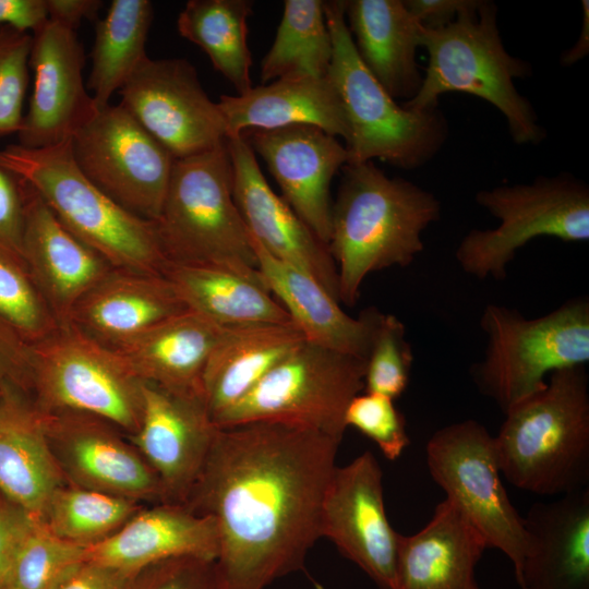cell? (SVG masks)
I'll return each instance as SVG.
<instances>
[{"label": "cell", "instance_id": "6da1fadb", "mask_svg": "<svg viewBox=\"0 0 589 589\" xmlns=\"http://www.w3.org/2000/svg\"><path fill=\"white\" fill-rule=\"evenodd\" d=\"M339 444L287 422L218 428L183 505L214 518L226 589H265L304 568Z\"/></svg>", "mask_w": 589, "mask_h": 589}, {"label": "cell", "instance_id": "7a4b0ae2", "mask_svg": "<svg viewBox=\"0 0 589 589\" xmlns=\"http://www.w3.org/2000/svg\"><path fill=\"white\" fill-rule=\"evenodd\" d=\"M341 170L328 249L339 302L353 305L369 274L405 267L422 252V233L440 219L441 203L413 182L388 177L373 161L346 164Z\"/></svg>", "mask_w": 589, "mask_h": 589}, {"label": "cell", "instance_id": "3957f363", "mask_svg": "<svg viewBox=\"0 0 589 589\" xmlns=\"http://www.w3.org/2000/svg\"><path fill=\"white\" fill-rule=\"evenodd\" d=\"M494 443L501 473L517 489L543 496L588 489L586 366L551 373L542 389L505 412Z\"/></svg>", "mask_w": 589, "mask_h": 589}, {"label": "cell", "instance_id": "277c9868", "mask_svg": "<svg viewBox=\"0 0 589 589\" xmlns=\"http://www.w3.org/2000/svg\"><path fill=\"white\" fill-rule=\"evenodd\" d=\"M419 44L428 65L420 89L404 107L431 110L443 94H470L501 111L515 144L538 145L545 139L532 104L515 85L532 75V67L505 49L494 2L478 0L446 26L421 27Z\"/></svg>", "mask_w": 589, "mask_h": 589}, {"label": "cell", "instance_id": "5b68a950", "mask_svg": "<svg viewBox=\"0 0 589 589\" xmlns=\"http://www.w3.org/2000/svg\"><path fill=\"white\" fill-rule=\"evenodd\" d=\"M0 167L27 182L80 241L113 268L161 274L168 260L155 223L127 211L79 169L70 141L45 148L0 149Z\"/></svg>", "mask_w": 589, "mask_h": 589}, {"label": "cell", "instance_id": "8992f818", "mask_svg": "<svg viewBox=\"0 0 589 589\" xmlns=\"http://www.w3.org/2000/svg\"><path fill=\"white\" fill-rule=\"evenodd\" d=\"M324 11L333 43L328 76L349 129L347 164L380 159L405 170L422 167L447 140L445 116L440 108H406L383 88L359 58L345 17V0L324 1Z\"/></svg>", "mask_w": 589, "mask_h": 589}, {"label": "cell", "instance_id": "52a82bcc", "mask_svg": "<svg viewBox=\"0 0 589 589\" xmlns=\"http://www.w3.org/2000/svg\"><path fill=\"white\" fill-rule=\"evenodd\" d=\"M154 223L169 263L217 265L262 278L233 200L227 142L175 160L161 213Z\"/></svg>", "mask_w": 589, "mask_h": 589}, {"label": "cell", "instance_id": "ba28073f", "mask_svg": "<svg viewBox=\"0 0 589 589\" xmlns=\"http://www.w3.org/2000/svg\"><path fill=\"white\" fill-rule=\"evenodd\" d=\"M480 326L486 346L471 376L504 413L542 389L551 373L589 362V300L584 296L536 318L488 304Z\"/></svg>", "mask_w": 589, "mask_h": 589}, {"label": "cell", "instance_id": "9c48e42d", "mask_svg": "<svg viewBox=\"0 0 589 589\" xmlns=\"http://www.w3.org/2000/svg\"><path fill=\"white\" fill-rule=\"evenodd\" d=\"M143 383L128 361L72 323L31 345V390L43 412H80L127 436L140 428Z\"/></svg>", "mask_w": 589, "mask_h": 589}, {"label": "cell", "instance_id": "30bf717a", "mask_svg": "<svg viewBox=\"0 0 589 589\" xmlns=\"http://www.w3.org/2000/svg\"><path fill=\"white\" fill-rule=\"evenodd\" d=\"M476 201L500 220L470 230L457 247L460 268L478 279H504L516 252L536 238L589 240V188L568 172L480 190Z\"/></svg>", "mask_w": 589, "mask_h": 589}, {"label": "cell", "instance_id": "8fae6325", "mask_svg": "<svg viewBox=\"0 0 589 589\" xmlns=\"http://www.w3.org/2000/svg\"><path fill=\"white\" fill-rule=\"evenodd\" d=\"M364 373L365 360L304 340L214 423L287 422L341 441L347 407L364 390Z\"/></svg>", "mask_w": 589, "mask_h": 589}, {"label": "cell", "instance_id": "7c38bea8", "mask_svg": "<svg viewBox=\"0 0 589 589\" xmlns=\"http://www.w3.org/2000/svg\"><path fill=\"white\" fill-rule=\"evenodd\" d=\"M426 465L435 483L485 539L502 551L518 575L528 552L524 517L501 479L494 436L476 420L437 430L426 444Z\"/></svg>", "mask_w": 589, "mask_h": 589}, {"label": "cell", "instance_id": "4fadbf2b", "mask_svg": "<svg viewBox=\"0 0 589 589\" xmlns=\"http://www.w3.org/2000/svg\"><path fill=\"white\" fill-rule=\"evenodd\" d=\"M70 146L100 191L139 217L158 219L176 159L120 104L98 109Z\"/></svg>", "mask_w": 589, "mask_h": 589}, {"label": "cell", "instance_id": "5bb4252c", "mask_svg": "<svg viewBox=\"0 0 589 589\" xmlns=\"http://www.w3.org/2000/svg\"><path fill=\"white\" fill-rule=\"evenodd\" d=\"M120 105L175 159L225 144L227 125L218 103L183 58L144 59L119 91Z\"/></svg>", "mask_w": 589, "mask_h": 589}, {"label": "cell", "instance_id": "9a60e30c", "mask_svg": "<svg viewBox=\"0 0 589 589\" xmlns=\"http://www.w3.org/2000/svg\"><path fill=\"white\" fill-rule=\"evenodd\" d=\"M320 532L380 589H394L399 533L387 518L383 472L370 450L335 467L322 502Z\"/></svg>", "mask_w": 589, "mask_h": 589}, {"label": "cell", "instance_id": "2e32d148", "mask_svg": "<svg viewBox=\"0 0 589 589\" xmlns=\"http://www.w3.org/2000/svg\"><path fill=\"white\" fill-rule=\"evenodd\" d=\"M43 413L51 452L69 484L164 503L157 474L113 424L80 412Z\"/></svg>", "mask_w": 589, "mask_h": 589}, {"label": "cell", "instance_id": "e0dca14e", "mask_svg": "<svg viewBox=\"0 0 589 589\" xmlns=\"http://www.w3.org/2000/svg\"><path fill=\"white\" fill-rule=\"evenodd\" d=\"M84 49L76 32L48 20L33 34V94L19 145L45 148L71 141L98 110L83 81Z\"/></svg>", "mask_w": 589, "mask_h": 589}, {"label": "cell", "instance_id": "ac0fdd59", "mask_svg": "<svg viewBox=\"0 0 589 589\" xmlns=\"http://www.w3.org/2000/svg\"><path fill=\"white\" fill-rule=\"evenodd\" d=\"M217 430L202 397L144 382L141 424L127 437L157 474L164 503L183 505Z\"/></svg>", "mask_w": 589, "mask_h": 589}, {"label": "cell", "instance_id": "d6986e66", "mask_svg": "<svg viewBox=\"0 0 589 589\" xmlns=\"http://www.w3.org/2000/svg\"><path fill=\"white\" fill-rule=\"evenodd\" d=\"M265 161L283 199L328 247L332 227L330 184L348 163V151L337 137L309 124L242 133Z\"/></svg>", "mask_w": 589, "mask_h": 589}, {"label": "cell", "instance_id": "ffe728a7", "mask_svg": "<svg viewBox=\"0 0 589 589\" xmlns=\"http://www.w3.org/2000/svg\"><path fill=\"white\" fill-rule=\"evenodd\" d=\"M232 195L250 235L272 255L317 280L338 302V275L328 247L277 195L245 137L227 139Z\"/></svg>", "mask_w": 589, "mask_h": 589}, {"label": "cell", "instance_id": "44dd1931", "mask_svg": "<svg viewBox=\"0 0 589 589\" xmlns=\"http://www.w3.org/2000/svg\"><path fill=\"white\" fill-rule=\"evenodd\" d=\"M24 200L23 259L59 324L113 267L57 218L39 194L17 178Z\"/></svg>", "mask_w": 589, "mask_h": 589}, {"label": "cell", "instance_id": "7402d4cb", "mask_svg": "<svg viewBox=\"0 0 589 589\" xmlns=\"http://www.w3.org/2000/svg\"><path fill=\"white\" fill-rule=\"evenodd\" d=\"M524 525L520 589H589V489L532 504Z\"/></svg>", "mask_w": 589, "mask_h": 589}, {"label": "cell", "instance_id": "603a6c76", "mask_svg": "<svg viewBox=\"0 0 589 589\" xmlns=\"http://www.w3.org/2000/svg\"><path fill=\"white\" fill-rule=\"evenodd\" d=\"M23 393L0 380V494L41 520L53 493L68 482L51 452L44 413Z\"/></svg>", "mask_w": 589, "mask_h": 589}, {"label": "cell", "instance_id": "cb8c5ba5", "mask_svg": "<svg viewBox=\"0 0 589 589\" xmlns=\"http://www.w3.org/2000/svg\"><path fill=\"white\" fill-rule=\"evenodd\" d=\"M250 239L265 286L305 341L366 360L382 312L371 308L358 317L348 315L317 280L272 255L251 235Z\"/></svg>", "mask_w": 589, "mask_h": 589}, {"label": "cell", "instance_id": "d4e9b609", "mask_svg": "<svg viewBox=\"0 0 589 589\" xmlns=\"http://www.w3.org/2000/svg\"><path fill=\"white\" fill-rule=\"evenodd\" d=\"M217 525L184 505L160 503L140 508L120 529L87 548V560L131 574L160 561L194 556L216 561Z\"/></svg>", "mask_w": 589, "mask_h": 589}, {"label": "cell", "instance_id": "484cf974", "mask_svg": "<svg viewBox=\"0 0 589 589\" xmlns=\"http://www.w3.org/2000/svg\"><path fill=\"white\" fill-rule=\"evenodd\" d=\"M488 548L479 530L445 498L421 530L399 533L394 589H481L476 566Z\"/></svg>", "mask_w": 589, "mask_h": 589}, {"label": "cell", "instance_id": "4316f807", "mask_svg": "<svg viewBox=\"0 0 589 589\" xmlns=\"http://www.w3.org/2000/svg\"><path fill=\"white\" fill-rule=\"evenodd\" d=\"M185 310L165 275L113 268L79 301L70 323L115 348Z\"/></svg>", "mask_w": 589, "mask_h": 589}, {"label": "cell", "instance_id": "83f0119b", "mask_svg": "<svg viewBox=\"0 0 589 589\" xmlns=\"http://www.w3.org/2000/svg\"><path fill=\"white\" fill-rule=\"evenodd\" d=\"M218 106L228 137L247 130L292 124L314 125L345 143L349 129L340 97L329 76H288L252 87L242 95H221Z\"/></svg>", "mask_w": 589, "mask_h": 589}, {"label": "cell", "instance_id": "f1b7e54d", "mask_svg": "<svg viewBox=\"0 0 589 589\" xmlns=\"http://www.w3.org/2000/svg\"><path fill=\"white\" fill-rule=\"evenodd\" d=\"M345 17L370 73L394 99L413 98L423 80L417 62L421 26L404 0H345Z\"/></svg>", "mask_w": 589, "mask_h": 589}, {"label": "cell", "instance_id": "f546056e", "mask_svg": "<svg viewBox=\"0 0 589 589\" xmlns=\"http://www.w3.org/2000/svg\"><path fill=\"white\" fill-rule=\"evenodd\" d=\"M220 326L185 310L112 348L144 382L203 397V373Z\"/></svg>", "mask_w": 589, "mask_h": 589}, {"label": "cell", "instance_id": "4dcf8cb0", "mask_svg": "<svg viewBox=\"0 0 589 589\" xmlns=\"http://www.w3.org/2000/svg\"><path fill=\"white\" fill-rule=\"evenodd\" d=\"M304 340L292 322L224 327L202 378L213 422Z\"/></svg>", "mask_w": 589, "mask_h": 589}, {"label": "cell", "instance_id": "1f68e13d", "mask_svg": "<svg viewBox=\"0 0 589 589\" xmlns=\"http://www.w3.org/2000/svg\"><path fill=\"white\" fill-rule=\"evenodd\" d=\"M164 275L187 309L228 327L291 322L262 278L217 265L168 263Z\"/></svg>", "mask_w": 589, "mask_h": 589}, {"label": "cell", "instance_id": "d6a6232c", "mask_svg": "<svg viewBox=\"0 0 589 589\" xmlns=\"http://www.w3.org/2000/svg\"><path fill=\"white\" fill-rule=\"evenodd\" d=\"M253 4L251 0H190L177 20L179 34L208 56L237 95L253 87L252 56L247 40Z\"/></svg>", "mask_w": 589, "mask_h": 589}, {"label": "cell", "instance_id": "836d02e7", "mask_svg": "<svg viewBox=\"0 0 589 589\" xmlns=\"http://www.w3.org/2000/svg\"><path fill=\"white\" fill-rule=\"evenodd\" d=\"M153 16L148 0H113L96 23L87 88L98 109L109 105L112 94L148 57L145 47Z\"/></svg>", "mask_w": 589, "mask_h": 589}, {"label": "cell", "instance_id": "e575fe53", "mask_svg": "<svg viewBox=\"0 0 589 589\" xmlns=\"http://www.w3.org/2000/svg\"><path fill=\"white\" fill-rule=\"evenodd\" d=\"M332 57L324 1L286 0L273 45L262 60L261 83L288 76L326 77Z\"/></svg>", "mask_w": 589, "mask_h": 589}, {"label": "cell", "instance_id": "d590c367", "mask_svg": "<svg viewBox=\"0 0 589 589\" xmlns=\"http://www.w3.org/2000/svg\"><path fill=\"white\" fill-rule=\"evenodd\" d=\"M140 508L137 502L67 483L53 493L40 521L57 537L89 548L113 534Z\"/></svg>", "mask_w": 589, "mask_h": 589}, {"label": "cell", "instance_id": "8d00e7d4", "mask_svg": "<svg viewBox=\"0 0 589 589\" xmlns=\"http://www.w3.org/2000/svg\"><path fill=\"white\" fill-rule=\"evenodd\" d=\"M0 321L26 344H36L59 326L23 260L0 249Z\"/></svg>", "mask_w": 589, "mask_h": 589}, {"label": "cell", "instance_id": "74e56055", "mask_svg": "<svg viewBox=\"0 0 589 589\" xmlns=\"http://www.w3.org/2000/svg\"><path fill=\"white\" fill-rule=\"evenodd\" d=\"M87 560V548L68 542L36 520L21 545L4 589H52Z\"/></svg>", "mask_w": 589, "mask_h": 589}, {"label": "cell", "instance_id": "f35d334b", "mask_svg": "<svg viewBox=\"0 0 589 589\" xmlns=\"http://www.w3.org/2000/svg\"><path fill=\"white\" fill-rule=\"evenodd\" d=\"M412 362L404 323L393 314L381 313L365 360L363 392L396 399L408 386Z\"/></svg>", "mask_w": 589, "mask_h": 589}, {"label": "cell", "instance_id": "ab89813d", "mask_svg": "<svg viewBox=\"0 0 589 589\" xmlns=\"http://www.w3.org/2000/svg\"><path fill=\"white\" fill-rule=\"evenodd\" d=\"M32 46L33 34L0 26V139L21 128Z\"/></svg>", "mask_w": 589, "mask_h": 589}, {"label": "cell", "instance_id": "60d3db41", "mask_svg": "<svg viewBox=\"0 0 589 589\" xmlns=\"http://www.w3.org/2000/svg\"><path fill=\"white\" fill-rule=\"evenodd\" d=\"M345 424L372 440L388 460L398 459L410 444L402 413L394 399L380 394L354 396L347 407Z\"/></svg>", "mask_w": 589, "mask_h": 589}, {"label": "cell", "instance_id": "b9f144b4", "mask_svg": "<svg viewBox=\"0 0 589 589\" xmlns=\"http://www.w3.org/2000/svg\"><path fill=\"white\" fill-rule=\"evenodd\" d=\"M127 589H226L216 561L179 556L133 574Z\"/></svg>", "mask_w": 589, "mask_h": 589}, {"label": "cell", "instance_id": "7bdbcfd3", "mask_svg": "<svg viewBox=\"0 0 589 589\" xmlns=\"http://www.w3.org/2000/svg\"><path fill=\"white\" fill-rule=\"evenodd\" d=\"M24 200L19 179L0 167V249L23 259Z\"/></svg>", "mask_w": 589, "mask_h": 589}, {"label": "cell", "instance_id": "ee69618b", "mask_svg": "<svg viewBox=\"0 0 589 589\" xmlns=\"http://www.w3.org/2000/svg\"><path fill=\"white\" fill-rule=\"evenodd\" d=\"M36 520L0 494V589H4L19 550Z\"/></svg>", "mask_w": 589, "mask_h": 589}, {"label": "cell", "instance_id": "f6af8a7d", "mask_svg": "<svg viewBox=\"0 0 589 589\" xmlns=\"http://www.w3.org/2000/svg\"><path fill=\"white\" fill-rule=\"evenodd\" d=\"M0 380L31 390V345L0 321Z\"/></svg>", "mask_w": 589, "mask_h": 589}, {"label": "cell", "instance_id": "bcb514c9", "mask_svg": "<svg viewBox=\"0 0 589 589\" xmlns=\"http://www.w3.org/2000/svg\"><path fill=\"white\" fill-rule=\"evenodd\" d=\"M132 576L131 573L86 560L52 589H127Z\"/></svg>", "mask_w": 589, "mask_h": 589}, {"label": "cell", "instance_id": "7dc6e473", "mask_svg": "<svg viewBox=\"0 0 589 589\" xmlns=\"http://www.w3.org/2000/svg\"><path fill=\"white\" fill-rule=\"evenodd\" d=\"M477 2L478 0H404L408 11L423 28L446 26Z\"/></svg>", "mask_w": 589, "mask_h": 589}, {"label": "cell", "instance_id": "c3c4849f", "mask_svg": "<svg viewBox=\"0 0 589 589\" xmlns=\"http://www.w3.org/2000/svg\"><path fill=\"white\" fill-rule=\"evenodd\" d=\"M48 20L46 0H0V26L34 34Z\"/></svg>", "mask_w": 589, "mask_h": 589}, {"label": "cell", "instance_id": "681fc988", "mask_svg": "<svg viewBox=\"0 0 589 589\" xmlns=\"http://www.w3.org/2000/svg\"><path fill=\"white\" fill-rule=\"evenodd\" d=\"M48 17L72 31L84 20L96 17L103 1L99 0H46Z\"/></svg>", "mask_w": 589, "mask_h": 589}, {"label": "cell", "instance_id": "f907efd6", "mask_svg": "<svg viewBox=\"0 0 589 589\" xmlns=\"http://www.w3.org/2000/svg\"><path fill=\"white\" fill-rule=\"evenodd\" d=\"M582 23L577 41L566 49L560 58L563 67H572L587 57L589 52V1H581Z\"/></svg>", "mask_w": 589, "mask_h": 589}, {"label": "cell", "instance_id": "816d5d0a", "mask_svg": "<svg viewBox=\"0 0 589 589\" xmlns=\"http://www.w3.org/2000/svg\"><path fill=\"white\" fill-rule=\"evenodd\" d=\"M315 588L316 589H325L321 584H316Z\"/></svg>", "mask_w": 589, "mask_h": 589}]
</instances>
